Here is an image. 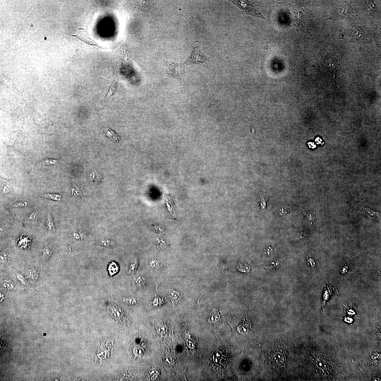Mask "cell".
I'll return each mask as SVG.
<instances>
[{
	"label": "cell",
	"mask_w": 381,
	"mask_h": 381,
	"mask_svg": "<svg viewBox=\"0 0 381 381\" xmlns=\"http://www.w3.org/2000/svg\"><path fill=\"white\" fill-rule=\"evenodd\" d=\"M235 5L246 15L265 20L266 18L260 12L258 6L254 1H232Z\"/></svg>",
	"instance_id": "6da1fadb"
},
{
	"label": "cell",
	"mask_w": 381,
	"mask_h": 381,
	"mask_svg": "<svg viewBox=\"0 0 381 381\" xmlns=\"http://www.w3.org/2000/svg\"><path fill=\"white\" fill-rule=\"evenodd\" d=\"M199 42H196L192 45V51L190 56L183 63L184 65H187L192 64H202L207 60L208 57L204 54L200 49L199 47Z\"/></svg>",
	"instance_id": "7a4b0ae2"
},
{
	"label": "cell",
	"mask_w": 381,
	"mask_h": 381,
	"mask_svg": "<svg viewBox=\"0 0 381 381\" xmlns=\"http://www.w3.org/2000/svg\"><path fill=\"white\" fill-rule=\"evenodd\" d=\"M16 140L14 145H6L7 148V152L6 155L3 159L6 160V163L9 162L10 164H13L14 163L18 162L22 158L26 157L24 155L20 152H19L15 148V145L16 142Z\"/></svg>",
	"instance_id": "3957f363"
},
{
	"label": "cell",
	"mask_w": 381,
	"mask_h": 381,
	"mask_svg": "<svg viewBox=\"0 0 381 381\" xmlns=\"http://www.w3.org/2000/svg\"><path fill=\"white\" fill-rule=\"evenodd\" d=\"M72 36L82 41L88 45L97 46L99 48H101L100 46L95 41L88 36L87 33L83 28H79L77 34L75 35H72Z\"/></svg>",
	"instance_id": "277c9868"
},
{
	"label": "cell",
	"mask_w": 381,
	"mask_h": 381,
	"mask_svg": "<svg viewBox=\"0 0 381 381\" xmlns=\"http://www.w3.org/2000/svg\"><path fill=\"white\" fill-rule=\"evenodd\" d=\"M271 354V359L275 366H284L286 360V356L281 350L276 349Z\"/></svg>",
	"instance_id": "5b68a950"
},
{
	"label": "cell",
	"mask_w": 381,
	"mask_h": 381,
	"mask_svg": "<svg viewBox=\"0 0 381 381\" xmlns=\"http://www.w3.org/2000/svg\"><path fill=\"white\" fill-rule=\"evenodd\" d=\"M344 310L345 314H348L349 316V317H345L344 320L346 322L349 323H352L354 322V320L351 318V316L355 318L356 320L358 319L359 315L358 313L355 312L353 310L351 307H349L346 304H345V305H344Z\"/></svg>",
	"instance_id": "8992f818"
},
{
	"label": "cell",
	"mask_w": 381,
	"mask_h": 381,
	"mask_svg": "<svg viewBox=\"0 0 381 381\" xmlns=\"http://www.w3.org/2000/svg\"><path fill=\"white\" fill-rule=\"evenodd\" d=\"M102 131L104 135L114 143H118L120 140L118 134L109 128H103Z\"/></svg>",
	"instance_id": "52a82bcc"
},
{
	"label": "cell",
	"mask_w": 381,
	"mask_h": 381,
	"mask_svg": "<svg viewBox=\"0 0 381 381\" xmlns=\"http://www.w3.org/2000/svg\"><path fill=\"white\" fill-rule=\"evenodd\" d=\"M53 250L50 245L46 246L40 254V258L43 262H46L51 257Z\"/></svg>",
	"instance_id": "ba28073f"
},
{
	"label": "cell",
	"mask_w": 381,
	"mask_h": 381,
	"mask_svg": "<svg viewBox=\"0 0 381 381\" xmlns=\"http://www.w3.org/2000/svg\"><path fill=\"white\" fill-rule=\"evenodd\" d=\"M59 161L60 160L59 159H50H50H49V158H46V159H45L41 161H40L37 163L35 165L34 169L35 168V167L39 166H48V165L56 164L58 163Z\"/></svg>",
	"instance_id": "9c48e42d"
},
{
	"label": "cell",
	"mask_w": 381,
	"mask_h": 381,
	"mask_svg": "<svg viewBox=\"0 0 381 381\" xmlns=\"http://www.w3.org/2000/svg\"><path fill=\"white\" fill-rule=\"evenodd\" d=\"M167 293L171 299L173 303L178 300L180 296V293L179 291L173 288H169L167 290Z\"/></svg>",
	"instance_id": "30bf717a"
},
{
	"label": "cell",
	"mask_w": 381,
	"mask_h": 381,
	"mask_svg": "<svg viewBox=\"0 0 381 381\" xmlns=\"http://www.w3.org/2000/svg\"><path fill=\"white\" fill-rule=\"evenodd\" d=\"M119 267L118 264L114 261H111L109 263L108 267V271L110 277L111 278L119 272Z\"/></svg>",
	"instance_id": "8fae6325"
},
{
	"label": "cell",
	"mask_w": 381,
	"mask_h": 381,
	"mask_svg": "<svg viewBox=\"0 0 381 381\" xmlns=\"http://www.w3.org/2000/svg\"><path fill=\"white\" fill-rule=\"evenodd\" d=\"M38 215L36 211H33L26 218L24 222L26 224H32L37 221Z\"/></svg>",
	"instance_id": "7c38bea8"
},
{
	"label": "cell",
	"mask_w": 381,
	"mask_h": 381,
	"mask_svg": "<svg viewBox=\"0 0 381 381\" xmlns=\"http://www.w3.org/2000/svg\"><path fill=\"white\" fill-rule=\"evenodd\" d=\"M45 223L47 229L50 232L53 233L56 232V227H55L53 220L50 214H49L47 215Z\"/></svg>",
	"instance_id": "4fadbf2b"
},
{
	"label": "cell",
	"mask_w": 381,
	"mask_h": 381,
	"mask_svg": "<svg viewBox=\"0 0 381 381\" xmlns=\"http://www.w3.org/2000/svg\"><path fill=\"white\" fill-rule=\"evenodd\" d=\"M97 243L99 245L108 248H114L116 247V243L113 241L107 239H98Z\"/></svg>",
	"instance_id": "5bb4252c"
},
{
	"label": "cell",
	"mask_w": 381,
	"mask_h": 381,
	"mask_svg": "<svg viewBox=\"0 0 381 381\" xmlns=\"http://www.w3.org/2000/svg\"><path fill=\"white\" fill-rule=\"evenodd\" d=\"M138 265V261L137 258H134L132 259L129 265V274L134 275Z\"/></svg>",
	"instance_id": "9a60e30c"
},
{
	"label": "cell",
	"mask_w": 381,
	"mask_h": 381,
	"mask_svg": "<svg viewBox=\"0 0 381 381\" xmlns=\"http://www.w3.org/2000/svg\"><path fill=\"white\" fill-rule=\"evenodd\" d=\"M117 78H115L110 87H109L108 92H107V94L104 97V101H106L108 99L109 97L113 94L116 90L117 88Z\"/></svg>",
	"instance_id": "2e32d148"
},
{
	"label": "cell",
	"mask_w": 381,
	"mask_h": 381,
	"mask_svg": "<svg viewBox=\"0 0 381 381\" xmlns=\"http://www.w3.org/2000/svg\"><path fill=\"white\" fill-rule=\"evenodd\" d=\"M10 254L8 251H3L1 252V262L3 264L8 263L11 260Z\"/></svg>",
	"instance_id": "e0dca14e"
},
{
	"label": "cell",
	"mask_w": 381,
	"mask_h": 381,
	"mask_svg": "<svg viewBox=\"0 0 381 381\" xmlns=\"http://www.w3.org/2000/svg\"><path fill=\"white\" fill-rule=\"evenodd\" d=\"M28 274L30 279L33 280H37L39 277V271L37 268H30L28 270Z\"/></svg>",
	"instance_id": "ac0fdd59"
},
{
	"label": "cell",
	"mask_w": 381,
	"mask_h": 381,
	"mask_svg": "<svg viewBox=\"0 0 381 381\" xmlns=\"http://www.w3.org/2000/svg\"><path fill=\"white\" fill-rule=\"evenodd\" d=\"M42 197L50 200L59 201L62 200L61 196L55 193H47L43 194Z\"/></svg>",
	"instance_id": "d6986e66"
},
{
	"label": "cell",
	"mask_w": 381,
	"mask_h": 381,
	"mask_svg": "<svg viewBox=\"0 0 381 381\" xmlns=\"http://www.w3.org/2000/svg\"><path fill=\"white\" fill-rule=\"evenodd\" d=\"M136 282L138 287L140 288L144 287L147 283V280L145 277L140 276L136 280Z\"/></svg>",
	"instance_id": "ffe728a7"
},
{
	"label": "cell",
	"mask_w": 381,
	"mask_h": 381,
	"mask_svg": "<svg viewBox=\"0 0 381 381\" xmlns=\"http://www.w3.org/2000/svg\"><path fill=\"white\" fill-rule=\"evenodd\" d=\"M150 265L153 269L158 270L161 267V264L160 261L156 259H153L150 262Z\"/></svg>",
	"instance_id": "44dd1931"
},
{
	"label": "cell",
	"mask_w": 381,
	"mask_h": 381,
	"mask_svg": "<svg viewBox=\"0 0 381 381\" xmlns=\"http://www.w3.org/2000/svg\"><path fill=\"white\" fill-rule=\"evenodd\" d=\"M3 286L5 288L10 291L13 289L15 287V284L10 280H5L3 282Z\"/></svg>",
	"instance_id": "7402d4cb"
},
{
	"label": "cell",
	"mask_w": 381,
	"mask_h": 381,
	"mask_svg": "<svg viewBox=\"0 0 381 381\" xmlns=\"http://www.w3.org/2000/svg\"><path fill=\"white\" fill-rule=\"evenodd\" d=\"M112 306L110 307V310L111 312L113 315L114 317L120 318L121 317V311L117 308L116 306L114 305H112Z\"/></svg>",
	"instance_id": "603a6c76"
},
{
	"label": "cell",
	"mask_w": 381,
	"mask_h": 381,
	"mask_svg": "<svg viewBox=\"0 0 381 381\" xmlns=\"http://www.w3.org/2000/svg\"><path fill=\"white\" fill-rule=\"evenodd\" d=\"M123 302L129 305H134L137 303L136 299L133 297H125L122 299Z\"/></svg>",
	"instance_id": "cb8c5ba5"
},
{
	"label": "cell",
	"mask_w": 381,
	"mask_h": 381,
	"mask_svg": "<svg viewBox=\"0 0 381 381\" xmlns=\"http://www.w3.org/2000/svg\"><path fill=\"white\" fill-rule=\"evenodd\" d=\"M17 278L22 284L25 285H28V283L26 278L20 272H17L16 273Z\"/></svg>",
	"instance_id": "d4e9b609"
},
{
	"label": "cell",
	"mask_w": 381,
	"mask_h": 381,
	"mask_svg": "<svg viewBox=\"0 0 381 381\" xmlns=\"http://www.w3.org/2000/svg\"><path fill=\"white\" fill-rule=\"evenodd\" d=\"M29 203L26 201H21L11 206L13 208H21L27 207Z\"/></svg>",
	"instance_id": "484cf974"
},
{
	"label": "cell",
	"mask_w": 381,
	"mask_h": 381,
	"mask_svg": "<svg viewBox=\"0 0 381 381\" xmlns=\"http://www.w3.org/2000/svg\"><path fill=\"white\" fill-rule=\"evenodd\" d=\"M307 264L309 267L313 268L315 267L316 263L312 257H309L307 261Z\"/></svg>",
	"instance_id": "4316f807"
},
{
	"label": "cell",
	"mask_w": 381,
	"mask_h": 381,
	"mask_svg": "<svg viewBox=\"0 0 381 381\" xmlns=\"http://www.w3.org/2000/svg\"><path fill=\"white\" fill-rule=\"evenodd\" d=\"M272 249L271 248L269 247L267 248H266L263 251V255L265 257H269L272 255Z\"/></svg>",
	"instance_id": "83f0119b"
},
{
	"label": "cell",
	"mask_w": 381,
	"mask_h": 381,
	"mask_svg": "<svg viewBox=\"0 0 381 381\" xmlns=\"http://www.w3.org/2000/svg\"><path fill=\"white\" fill-rule=\"evenodd\" d=\"M350 265L348 264H344L342 265L340 271L342 274H344L347 272L349 269Z\"/></svg>",
	"instance_id": "f1b7e54d"
},
{
	"label": "cell",
	"mask_w": 381,
	"mask_h": 381,
	"mask_svg": "<svg viewBox=\"0 0 381 381\" xmlns=\"http://www.w3.org/2000/svg\"><path fill=\"white\" fill-rule=\"evenodd\" d=\"M134 353L136 356H141L142 355L143 352V350L142 349L140 348H136L134 349Z\"/></svg>",
	"instance_id": "f546056e"
},
{
	"label": "cell",
	"mask_w": 381,
	"mask_h": 381,
	"mask_svg": "<svg viewBox=\"0 0 381 381\" xmlns=\"http://www.w3.org/2000/svg\"><path fill=\"white\" fill-rule=\"evenodd\" d=\"M309 144V145H310V147L312 148H314L316 147V145L314 144V143H310Z\"/></svg>",
	"instance_id": "4dcf8cb0"
},
{
	"label": "cell",
	"mask_w": 381,
	"mask_h": 381,
	"mask_svg": "<svg viewBox=\"0 0 381 381\" xmlns=\"http://www.w3.org/2000/svg\"><path fill=\"white\" fill-rule=\"evenodd\" d=\"M1 295V302L4 299V294L2 293L1 292V295Z\"/></svg>",
	"instance_id": "1f68e13d"
}]
</instances>
